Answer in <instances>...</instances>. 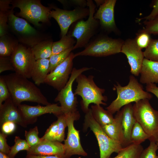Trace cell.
Segmentation results:
<instances>
[{"mask_svg": "<svg viewBox=\"0 0 158 158\" xmlns=\"http://www.w3.org/2000/svg\"><path fill=\"white\" fill-rule=\"evenodd\" d=\"M14 142V145L11 147L10 152L8 155L11 158H14L19 151L24 150L27 151L30 148L26 140L22 139L19 136H15Z\"/></svg>", "mask_w": 158, "mask_h": 158, "instance_id": "cell-31", "label": "cell"}, {"mask_svg": "<svg viewBox=\"0 0 158 158\" xmlns=\"http://www.w3.org/2000/svg\"><path fill=\"white\" fill-rule=\"evenodd\" d=\"M51 9L50 18H54L58 23L61 30V37L66 35L71 25L75 22L89 16V8L76 7L72 10L63 9L53 5H50Z\"/></svg>", "mask_w": 158, "mask_h": 158, "instance_id": "cell-10", "label": "cell"}, {"mask_svg": "<svg viewBox=\"0 0 158 158\" xmlns=\"http://www.w3.org/2000/svg\"><path fill=\"white\" fill-rule=\"evenodd\" d=\"M7 135L1 132L0 133V152L8 155L10 150V147L7 143Z\"/></svg>", "mask_w": 158, "mask_h": 158, "instance_id": "cell-42", "label": "cell"}, {"mask_svg": "<svg viewBox=\"0 0 158 158\" xmlns=\"http://www.w3.org/2000/svg\"><path fill=\"white\" fill-rule=\"evenodd\" d=\"M84 128H89L97 140L100 150V158H109L113 152L118 153L123 148L119 142L110 138L104 131L92 114L91 109L85 112Z\"/></svg>", "mask_w": 158, "mask_h": 158, "instance_id": "cell-9", "label": "cell"}, {"mask_svg": "<svg viewBox=\"0 0 158 158\" xmlns=\"http://www.w3.org/2000/svg\"><path fill=\"white\" fill-rule=\"evenodd\" d=\"M94 76H88L81 74L76 78L77 83L74 94L75 96H80L82 98L81 105L82 109L85 113L89 109L90 104L106 105L104 102L107 100V97L103 95L105 90L99 87L95 83Z\"/></svg>", "mask_w": 158, "mask_h": 158, "instance_id": "cell-5", "label": "cell"}, {"mask_svg": "<svg viewBox=\"0 0 158 158\" xmlns=\"http://www.w3.org/2000/svg\"><path fill=\"white\" fill-rule=\"evenodd\" d=\"M117 96L106 109L112 114L120 110L125 105L133 102H136L140 100H150L153 97L149 92L143 90L142 86L137 79L132 75L129 77L128 84L122 86L119 84L114 85Z\"/></svg>", "mask_w": 158, "mask_h": 158, "instance_id": "cell-2", "label": "cell"}, {"mask_svg": "<svg viewBox=\"0 0 158 158\" xmlns=\"http://www.w3.org/2000/svg\"><path fill=\"white\" fill-rule=\"evenodd\" d=\"M76 43L75 38L67 34L58 41L53 42L52 44V55L62 52L68 49L73 47Z\"/></svg>", "mask_w": 158, "mask_h": 158, "instance_id": "cell-27", "label": "cell"}, {"mask_svg": "<svg viewBox=\"0 0 158 158\" xmlns=\"http://www.w3.org/2000/svg\"><path fill=\"white\" fill-rule=\"evenodd\" d=\"M56 117H57L58 128L55 140L61 142L65 140V130L67 126L66 117L64 113Z\"/></svg>", "mask_w": 158, "mask_h": 158, "instance_id": "cell-34", "label": "cell"}, {"mask_svg": "<svg viewBox=\"0 0 158 158\" xmlns=\"http://www.w3.org/2000/svg\"><path fill=\"white\" fill-rule=\"evenodd\" d=\"M0 158H11L7 155L0 152Z\"/></svg>", "mask_w": 158, "mask_h": 158, "instance_id": "cell-50", "label": "cell"}, {"mask_svg": "<svg viewBox=\"0 0 158 158\" xmlns=\"http://www.w3.org/2000/svg\"><path fill=\"white\" fill-rule=\"evenodd\" d=\"M11 2V0H0V11L9 12L12 8L11 6H10Z\"/></svg>", "mask_w": 158, "mask_h": 158, "instance_id": "cell-46", "label": "cell"}, {"mask_svg": "<svg viewBox=\"0 0 158 158\" xmlns=\"http://www.w3.org/2000/svg\"><path fill=\"white\" fill-rule=\"evenodd\" d=\"M19 43L15 37L9 33L0 37V57L11 56Z\"/></svg>", "mask_w": 158, "mask_h": 158, "instance_id": "cell-24", "label": "cell"}, {"mask_svg": "<svg viewBox=\"0 0 158 158\" xmlns=\"http://www.w3.org/2000/svg\"><path fill=\"white\" fill-rule=\"evenodd\" d=\"M27 155H54L64 158V144L56 140L42 141L38 145L30 147Z\"/></svg>", "mask_w": 158, "mask_h": 158, "instance_id": "cell-19", "label": "cell"}, {"mask_svg": "<svg viewBox=\"0 0 158 158\" xmlns=\"http://www.w3.org/2000/svg\"><path fill=\"white\" fill-rule=\"evenodd\" d=\"M74 54L71 52L67 58L47 75L44 83L59 92L68 82L73 69Z\"/></svg>", "mask_w": 158, "mask_h": 158, "instance_id": "cell-14", "label": "cell"}, {"mask_svg": "<svg viewBox=\"0 0 158 158\" xmlns=\"http://www.w3.org/2000/svg\"><path fill=\"white\" fill-rule=\"evenodd\" d=\"M150 35L142 30L137 34L135 40L138 46L141 49H146L149 46L152 39Z\"/></svg>", "mask_w": 158, "mask_h": 158, "instance_id": "cell-35", "label": "cell"}, {"mask_svg": "<svg viewBox=\"0 0 158 158\" xmlns=\"http://www.w3.org/2000/svg\"><path fill=\"white\" fill-rule=\"evenodd\" d=\"M18 107L27 124L35 123L38 117L45 114L52 113L57 116L63 113L61 107L57 104H51L44 106L39 104L36 106L21 104Z\"/></svg>", "mask_w": 158, "mask_h": 158, "instance_id": "cell-15", "label": "cell"}, {"mask_svg": "<svg viewBox=\"0 0 158 158\" xmlns=\"http://www.w3.org/2000/svg\"><path fill=\"white\" fill-rule=\"evenodd\" d=\"M158 149V146L156 142H150L148 147L142 152L140 158H158L156 154Z\"/></svg>", "mask_w": 158, "mask_h": 158, "instance_id": "cell-37", "label": "cell"}, {"mask_svg": "<svg viewBox=\"0 0 158 158\" xmlns=\"http://www.w3.org/2000/svg\"><path fill=\"white\" fill-rule=\"evenodd\" d=\"M11 4L12 8H19L20 11L16 15L23 17L33 25L40 27V22L49 23L51 8L43 5L39 0H13Z\"/></svg>", "mask_w": 158, "mask_h": 158, "instance_id": "cell-7", "label": "cell"}, {"mask_svg": "<svg viewBox=\"0 0 158 158\" xmlns=\"http://www.w3.org/2000/svg\"><path fill=\"white\" fill-rule=\"evenodd\" d=\"M6 71H14L11 57H0V73Z\"/></svg>", "mask_w": 158, "mask_h": 158, "instance_id": "cell-41", "label": "cell"}, {"mask_svg": "<svg viewBox=\"0 0 158 158\" xmlns=\"http://www.w3.org/2000/svg\"><path fill=\"white\" fill-rule=\"evenodd\" d=\"M145 24L142 30L150 35H158V16L152 20L146 21Z\"/></svg>", "mask_w": 158, "mask_h": 158, "instance_id": "cell-40", "label": "cell"}, {"mask_svg": "<svg viewBox=\"0 0 158 158\" xmlns=\"http://www.w3.org/2000/svg\"><path fill=\"white\" fill-rule=\"evenodd\" d=\"M121 123L126 146L131 144L130 136L133 126L136 121L133 114V105L131 103L123 106L121 110Z\"/></svg>", "mask_w": 158, "mask_h": 158, "instance_id": "cell-22", "label": "cell"}, {"mask_svg": "<svg viewBox=\"0 0 158 158\" xmlns=\"http://www.w3.org/2000/svg\"><path fill=\"white\" fill-rule=\"evenodd\" d=\"M158 16V0L155 1L153 5V9L150 14L148 16L138 20L140 21L143 19H145L147 21L152 20Z\"/></svg>", "mask_w": 158, "mask_h": 158, "instance_id": "cell-45", "label": "cell"}, {"mask_svg": "<svg viewBox=\"0 0 158 158\" xmlns=\"http://www.w3.org/2000/svg\"><path fill=\"white\" fill-rule=\"evenodd\" d=\"M53 42L50 38L43 40L31 47L36 60L49 59L52 55Z\"/></svg>", "mask_w": 158, "mask_h": 158, "instance_id": "cell-25", "label": "cell"}, {"mask_svg": "<svg viewBox=\"0 0 158 158\" xmlns=\"http://www.w3.org/2000/svg\"><path fill=\"white\" fill-rule=\"evenodd\" d=\"M91 109L93 117L101 126L111 124L113 122L114 118L113 114L100 105H92Z\"/></svg>", "mask_w": 158, "mask_h": 158, "instance_id": "cell-26", "label": "cell"}, {"mask_svg": "<svg viewBox=\"0 0 158 158\" xmlns=\"http://www.w3.org/2000/svg\"><path fill=\"white\" fill-rule=\"evenodd\" d=\"M126 56L130 66L131 73L138 76L144 59L143 52L137 45L135 39H129L124 42L121 52Z\"/></svg>", "mask_w": 158, "mask_h": 158, "instance_id": "cell-16", "label": "cell"}, {"mask_svg": "<svg viewBox=\"0 0 158 158\" xmlns=\"http://www.w3.org/2000/svg\"><path fill=\"white\" fill-rule=\"evenodd\" d=\"M11 97L6 83L2 76H0V106Z\"/></svg>", "mask_w": 158, "mask_h": 158, "instance_id": "cell-39", "label": "cell"}, {"mask_svg": "<svg viewBox=\"0 0 158 158\" xmlns=\"http://www.w3.org/2000/svg\"><path fill=\"white\" fill-rule=\"evenodd\" d=\"M49 59H40L36 61L31 73V78L37 85L44 83L49 73Z\"/></svg>", "mask_w": 158, "mask_h": 158, "instance_id": "cell-23", "label": "cell"}, {"mask_svg": "<svg viewBox=\"0 0 158 158\" xmlns=\"http://www.w3.org/2000/svg\"><path fill=\"white\" fill-rule=\"evenodd\" d=\"M1 132L8 135L13 133L15 130L16 124L11 121H7L1 126Z\"/></svg>", "mask_w": 158, "mask_h": 158, "instance_id": "cell-43", "label": "cell"}, {"mask_svg": "<svg viewBox=\"0 0 158 158\" xmlns=\"http://www.w3.org/2000/svg\"><path fill=\"white\" fill-rule=\"evenodd\" d=\"M9 11H0V37L8 33V22Z\"/></svg>", "mask_w": 158, "mask_h": 158, "instance_id": "cell-38", "label": "cell"}, {"mask_svg": "<svg viewBox=\"0 0 158 158\" xmlns=\"http://www.w3.org/2000/svg\"><path fill=\"white\" fill-rule=\"evenodd\" d=\"M8 87L11 97L18 107L24 101L49 105L40 89L28 78L16 73L2 75Z\"/></svg>", "mask_w": 158, "mask_h": 158, "instance_id": "cell-1", "label": "cell"}, {"mask_svg": "<svg viewBox=\"0 0 158 158\" xmlns=\"http://www.w3.org/2000/svg\"><path fill=\"white\" fill-rule=\"evenodd\" d=\"M143 53L145 58L158 62V39H152Z\"/></svg>", "mask_w": 158, "mask_h": 158, "instance_id": "cell-32", "label": "cell"}, {"mask_svg": "<svg viewBox=\"0 0 158 158\" xmlns=\"http://www.w3.org/2000/svg\"><path fill=\"white\" fill-rule=\"evenodd\" d=\"M13 9L12 8L9 12L8 31L19 43L32 47L41 41L50 38L46 34L32 27L27 20L14 15Z\"/></svg>", "mask_w": 158, "mask_h": 158, "instance_id": "cell-3", "label": "cell"}, {"mask_svg": "<svg viewBox=\"0 0 158 158\" xmlns=\"http://www.w3.org/2000/svg\"><path fill=\"white\" fill-rule=\"evenodd\" d=\"M140 74L141 83H158V62L144 58Z\"/></svg>", "mask_w": 158, "mask_h": 158, "instance_id": "cell-21", "label": "cell"}, {"mask_svg": "<svg viewBox=\"0 0 158 158\" xmlns=\"http://www.w3.org/2000/svg\"><path fill=\"white\" fill-rule=\"evenodd\" d=\"M124 42L107 36L95 35L83 51L74 54V57L80 56H106L121 52Z\"/></svg>", "mask_w": 158, "mask_h": 158, "instance_id": "cell-8", "label": "cell"}, {"mask_svg": "<svg viewBox=\"0 0 158 158\" xmlns=\"http://www.w3.org/2000/svg\"><path fill=\"white\" fill-rule=\"evenodd\" d=\"M143 150L141 144L132 143L122 148L117 156L112 158H140Z\"/></svg>", "mask_w": 158, "mask_h": 158, "instance_id": "cell-28", "label": "cell"}, {"mask_svg": "<svg viewBox=\"0 0 158 158\" xmlns=\"http://www.w3.org/2000/svg\"><path fill=\"white\" fill-rule=\"evenodd\" d=\"M146 91L154 94L158 99V87L155 83H149L146 84Z\"/></svg>", "mask_w": 158, "mask_h": 158, "instance_id": "cell-47", "label": "cell"}, {"mask_svg": "<svg viewBox=\"0 0 158 158\" xmlns=\"http://www.w3.org/2000/svg\"><path fill=\"white\" fill-rule=\"evenodd\" d=\"M16 73L28 79L36 61L31 47L19 43L11 56Z\"/></svg>", "mask_w": 158, "mask_h": 158, "instance_id": "cell-13", "label": "cell"}, {"mask_svg": "<svg viewBox=\"0 0 158 158\" xmlns=\"http://www.w3.org/2000/svg\"><path fill=\"white\" fill-rule=\"evenodd\" d=\"M116 0H105L95 13L94 18L99 22L100 27L107 32L115 31L116 26L114 17Z\"/></svg>", "mask_w": 158, "mask_h": 158, "instance_id": "cell-17", "label": "cell"}, {"mask_svg": "<svg viewBox=\"0 0 158 158\" xmlns=\"http://www.w3.org/2000/svg\"><path fill=\"white\" fill-rule=\"evenodd\" d=\"M156 144H157V145L158 146V139H157L156 142Z\"/></svg>", "mask_w": 158, "mask_h": 158, "instance_id": "cell-51", "label": "cell"}, {"mask_svg": "<svg viewBox=\"0 0 158 158\" xmlns=\"http://www.w3.org/2000/svg\"><path fill=\"white\" fill-rule=\"evenodd\" d=\"M7 121L13 122L23 127L28 124L18 107L14 103L11 97L0 106V126Z\"/></svg>", "mask_w": 158, "mask_h": 158, "instance_id": "cell-18", "label": "cell"}, {"mask_svg": "<svg viewBox=\"0 0 158 158\" xmlns=\"http://www.w3.org/2000/svg\"><path fill=\"white\" fill-rule=\"evenodd\" d=\"M38 134L39 131L37 126L30 129L29 131H25V137L30 148L38 145L42 141Z\"/></svg>", "mask_w": 158, "mask_h": 158, "instance_id": "cell-33", "label": "cell"}, {"mask_svg": "<svg viewBox=\"0 0 158 158\" xmlns=\"http://www.w3.org/2000/svg\"><path fill=\"white\" fill-rule=\"evenodd\" d=\"M73 47L68 49L61 53L52 55L49 59V73L52 71L56 67L63 62L68 56Z\"/></svg>", "mask_w": 158, "mask_h": 158, "instance_id": "cell-30", "label": "cell"}, {"mask_svg": "<svg viewBox=\"0 0 158 158\" xmlns=\"http://www.w3.org/2000/svg\"><path fill=\"white\" fill-rule=\"evenodd\" d=\"M66 115L68 128L67 137L64 140V158H70L72 155H78L85 156L87 153L83 148L80 143L79 131L74 126L75 121L80 117L79 112L77 111Z\"/></svg>", "mask_w": 158, "mask_h": 158, "instance_id": "cell-12", "label": "cell"}, {"mask_svg": "<svg viewBox=\"0 0 158 158\" xmlns=\"http://www.w3.org/2000/svg\"></svg>", "mask_w": 158, "mask_h": 158, "instance_id": "cell-52", "label": "cell"}, {"mask_svg": "<svg viewBox=\"0 0 158 158\" xmlns=\"http://www.w3.org/2000/svg\"><path fill=\"white\" fill-rule=\"evenodd\" d=\"M65 6H66L73 5L77 7H81L85 8L87 6V1L83 0H58Z\"/></svg>", "mask_w": 158, "mask_h": 158, "instance_id": "cell-44", "label": "cell"}, {"mask_svg": "<svg viewBox=\"0 0 158 158\" xmlns=\"http://www.w3.org/2000/svg\"><path fill=\"white\" fill-rule=\"evenodd\" d=\"M92 68V67H84L80 69L73 68L70 78L64 87L59 92L54 99L61 104L64 114L72 113L77 110V99L72 90L73 82L80 74Z\"/></svg>", "mask_w": 158, "mask_h": 158, "instance_id": "cell-11", "label": "cell"}, {"mask_svg": "<svg viewBox=\"0 0 158 158\" xmlns=\"http://www.w3.org/2000/svg\"><path fill=\"white\" fill-rule=\"evenodd\" d=\"M25 158H64L54 155H27Z\"/></svg>", "mask_w": 158, "mask_h": 158, "instance_id": "cell-48", "label": "cell"}, {"mask_svg": "<svg viewBox=\"0 0 158 158\" xmlns=\"http://www.w3.org/2000/svg\"><path fill=\"white\" fill-rule=\"evenodd\" d=\"M149 99H144L133 105V114L136 120L149 136L150 142H156L158 138V111L150 105Z\"/></svg>", "mask_w": 158, "mask_h": 158, "instance_id": "cell-6", "label": "cell"}, {"mask_svg": "<svg viewBox=\"0 0 158 158\" xmlns=\"http://www.w3.org/2000/svg\"><path fill=\"white\" fill-rule=\"evenodd\" d=\"M149 135L146 133L140 125L135 121L130 136L131 144L139 145L147 139H149Z\"/></svg>", "mask_w": 158, "mask_h": 158, "instance_id": "cell-29", "label": "cell"}, {"mask_svg": "<svg viewBox=\"0 0 158 158\" xmlns=\"http://www.w3.org/2000/svg\"><path fill=\"white\" fill-rule=\"evenodd\" d=\"M121 110L117 112L111 124L101 126L104 133L111 138L120 143L123 147L126 146L121 123Z\"/></svg>", "mask_w": 158, "mask_h": 158, "instance_id": "cell-20", "label": "cell"}, {"mask_svg": "<svg viewBox=\"0 0 158 158\" xmlns=\"http://www.w3.org/2000/svg\"><path fill=\"white\" fill-rule=\"evenodd\" d=\"M87 3L90 11L88 18L86 21L81 20L73 23L67 34L76 40L73 50L85 47L91 39L96 35L100 27L99 20L94 17L96 6L92 0H87Z\"/></svg>", "mask_w": 158, "mask_h": 158, "instance_id": "cell-4", "label": "cell"}, {"mask_svg": "<svg viewBox=\"0 0 158 158\" xmlns=\"http://www.w3.org/2000/svg\"><path fill=\"white\" fill-rule=\"evenodd\" d=\"M58 128V123L57 120L53 122L47 129L44 135L41 138L42 141L55 140Z\"/></svg>", "mask_w": 158, "mask_h": 158, "instance_id": "cell-36", "label": "cell"}, {"mask_svg": "<svg viewBox=\"0 0 158 158\" xmlns=\"http://www.w3.org/2000/svg\"><path fill=\"white\" fill-rule=\"evenodd\" d=\"M95 2L97 6H99L103 4L105 0H95Z\"/></svg>", "mask_w": 158, "mask_h": 158, "instance_id": "cell-49", "label": "cell"}]
</instances>
